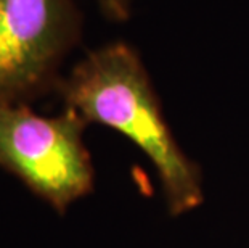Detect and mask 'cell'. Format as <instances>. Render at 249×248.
<instances>
[{
  "label": "cell",
  "mask_w": 249,
  "mask_h": 248,
  "mask_svg": "<svg viewBox=\"0 0 249 248\" xmlns=\"http://www.w3.org/2000/svg\"><path fill=\"white\" fill-rule=\"evenodd\" d=\"M56 94L87 124L107 126L139 147L155 166L169 214L177 218L203 205V171L177 142L134 47L113 42L89 52L63 75Z\"/></svg>",
  "instance_id": "6da1fadb"
},
{
  "label": "cell",
  "mask_w": 249,
  "mask_h": 248,
  "mask_svg": "<svg viewBox=\"0 0 249 248\" xmlns=\"http://www.w3.org/2000/svg\"><path fill=\"white\" fill-rule=\"evenodd\" d=\"M102 13L111 21L123 23L130 17L132 0H97Z\"/></svg>",
  "instance_id": "277c9868"
},
{
  "label": "cell",
  "mask_w": 249,
  "mask_h": 248,
  "mask_svg": "<svg viewBox=\"0 0 249 248\" xmlns=\"http://www.w3.org/2000/svg\"><path fill=\"white\" fill-rule=\"evenodd\" d=\"M81 38L74 0H0V102L29 105L56 92Z\"/></svg>",
  "instance_id": "3957f363"
},
{
  "label": "cell",
  "mask_w": 249,
  "mask_h": 248,
  "mask_svg": "<svg viewBox=\"0 0 249 248\" xmlns=\"http://www.w3.org/2000/svg\"><path fill=\"white\" fill-rule=\"evenodd\" d=\"M76 112L44 116L28 103L0 102V168L65 214L95 189V168Z\"/></svg>",
  "instance_id": "7a4b0ae2"
}]
</instances>
